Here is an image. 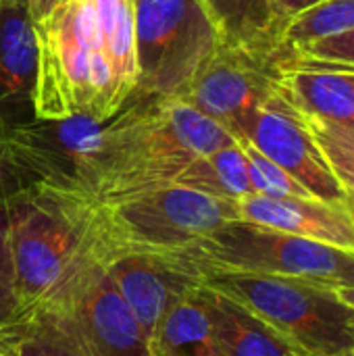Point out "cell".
Instances as JSON below:
<instances>
[{
  "label": "cell",
  "mask_w": 354,
  "mask_h": 356,
  "mask_svg": "<svg viewBox=\"0 0 354 356\" xmlns=\"http://www.w3.org/2000/svg\"><path fill=\"white\" fill-rule=\"evenodd\" d=\"M236 138L179 98H150L106 121L75 150L71 175L96 202H115L173 186L198 156Z\"/></svg>",
  "instance_id": "6da1fadb"
},
{
  "label": "cell",
  "mask_w": 354,
  "mask_h": 356,
  "mask_svg": "<svg viewBox=\"0 0 354 356\" xmlns=\"http://www.w3.org/2000/svg\"><path fill=\"white\" fill-rule=\"evenodd\" d=\"M6 232L21 311L46 300L79 265L98 259L92 198L71 173L52 171L13 188L6 194Z\"/></svg>",
  "instance_id": "7a4b0ae2"
},
{
  "label": "cell",
  "mask_w": 354,
  "mask_h": 356,
  "mask_svg": "<svg viewBox=\"0 0 354 356\" xmlns=\"http://www.w3.org/2000/svg\"><path fill=\"white\" fill-rule=\"evenodd\" d=\"M38 71L31 111L42 121L106 123L129 100L104 54L92 0H63L35 21Z\"/></svg>",
  "instance_id": "3957f363"
},
{
  "label": "cell",
  "mask_w": 354,
  "mask_h": 356,
  "mask_svg": "<svg viewBox=\"0 0 354 356\" xmlns=\"http://www.w3.org/2000/svg\"><path fill=\"white\" fill-rule=\"evenodd\" d=\"M238 219V200L182 186H165L115 202L92 198L94 248L102 263L129 252L194 250L215 229Z\"/></svg>",
  "instance_id": "277c9868"
},
{
  "label": "cell",
  "mask_w": 354,
  "mask_h": 356,
  "mask_svg": "<svg viewBox=\"0 0 354 356\" xmlns=\"http://www.w3.org/2000/svg\"><path fill=\"white\" fill-rule=\"evenodd\" d=\"M204 286L240 302L307 356L354 350V309L311 282L209 267Z\"/></svg>",
  "instance_id": "5b68a950"
},
{
  "label": "cell",
  "mask_w": 354,
  "mask_h": 356,
  "mask_svg": "<svg viewBox=\"0 0 354 356\" xmlns=\"http://www.w3.org/2000/svg\"><path fill=\"white\" fill-rule=\"evenodd\" d=\"M219 46L200 0H136V94L184 98Z\"/></svg>",
  "instance_id": "8992f818"
},
{
  "label": "cell",
  "mask_w": 354,
  "mask_h": 356,
  "mask_svg": "<svg viewBox=\"0 0 354 356\" xmlns=\"http://www.w3.org/2000/svg\"><path fill=\"white\" fill-rule=\"evenodd\" d=\"M207 269L294 277L330 290L354 288V252L317 240L230 221L198 244Z\"/></svg>",
  "instance_id": "52a82bcc"
},
{
  "label": "cell",
  "mask_w": 354,
  "mask_h": 356,
  "mask_svg": "<svg viewBox=\"0 0 354 356\" xmlns=\"http://www.w3.org/2000/svg\"><path fill=\"white\" fill-rule=\"evenodd\" d=\"M40 307L92 356H152L148 336L98 259L79 265Z\"/></svg>",
  "instance_id": "ba28073f"
},
{
  "label": "cell",
  "mask_w": 354,
  "mask_h": 356,
  "mask_svg": "<svg viewBox=\"0 0 354 356\" xmlns=\"http://www.w3.org/2000/svg\"><path fill=\"white\" fill-rule=\"evenodd\" d=\"M277 58H255L219 46L179 100L238 138L252 115L277 94Z\"/></svg>",
  "instance_id": "9c48e42d"
},
{
  "label": "cell",
  "mask_w": 354,
  "mask_h": 356,
  "mask_svg": "<svg viewBox=\"0 0 354 356\" xmlns=\"http://www.w3.org/2000/svg\"><path fill=\"white\" fill-rule=\"evenodd\" d=\"M238 138H246L259 152L288 171L317 200L344 207L346 190L334 175L319 142L280 92L259 108Z\"/></svg>",
  "instance_id": "30bf717a"
},
{
  "label": "cell",
  "mask_w": 354,
  "mask_h": 356,
  "mask_svg": "<svg viewBox=\"0 0 354 356\" xmlns=\"http://www.w3.org/2000/svg\"><path fill=\"white\" fill-rule=\"evenodd\" d=\"M104 265L148 342L165 311L200 290L207 273L198 248L184 252H129Z\"/></svg>",
  "instance_id": "8fae6325"
},
{
  "label": "cell",
  "mask_w": 354,
  "mask_h": 356,
  "mask_svg": "<svg viewBox=\"0 0 354 356\" xmlns=\"http://www.w3.org/2000/svg\"><path fill=\"white\" fill-rule=\"evenodd\" d=\"M280 92L300 113L354 127V67L294 54L277 56Z\"/></svg>",
  "instance_id": "7c38bea8"
},
{
  "label": "cell",
  "mask_w": 354,
  "mask_h": 356,
  "mask_svg": "<svg viewBox=\"0 0 354 356\" xmlns=\"http://www.w3.org/2000/svg\"><path fill=\"white\" fill-rule=\"evenodd\" d=\"M238 213L240 221L354 252V219L344 207L317 198H269L250 194L238 200Z\"/></svg>",
  "instance_id": "4fadbf2b"
},
{
  "label": "cell",
  "mask_w": 354,
  "mask_h": 356,
  "mask_svg": "<svg viewBox=\"0 0 354 356\" xmlns=\"http://www.w3.org/2000/svg\"><path fill=\"white\" fill-rule=\"evenodd\" d=\"M223 48L273 60L280 56L288 21L273 0H200Z\"/></svg>",
  "instance_id": "5bb4252c"
},
{
  "label": "cell",
  "mask_w": 354,
  "mask_h": 356,
  "mask_svg": "<svg viewBox=\"0 0 354 356\" xmlns=\"http://www.w3.org/2000/svg\"><path fill=\"white\" fill-rule=\"evenodd\" d=\"M200 298L219 356H307L277 330L225 294L202 286Z\"/></svg>",
  "instance_id": "9a60e30c"
},
{
  "label": "cell",
  "mask_w": 354,
  "mask_h": 356,
  "mask_svg": "<svg viewBox=\"0 0 354 356\" xmlns=\"http://www.w3.org/2000/svg\"><path fill=\"white\" fill-rule=\"evenodd\" d=\"M38 71L35 21L23 6L0 4V115L31 106Z\"/></svg>",
  "instance_id": "2e32d148"
},
{
  "label": "cell",
  "mask_w": 354,
  "mask_h": 356,
  "mask_svg": "<svg viewBox=\"0 0 354 356\" xmlns=\"http://www.w3.org/2000/svg\"><path fill=\"white\" fill-rule=\"evenodd\" d=\"M2 356H92L79 340L44 307L21 311L0 327Z\"/></svg>",
  "instance_id": "e0dca14e"
},
{
  "label": "cell",
  "mask_w": 354,
  "mask_h": 356,
  "mask_svg": "<svg viewBox=\"0 0 354 356\" xmlns=\"http://www.w3.org/2000/svg\"><path fill=\"white\" fill-rule=\"evenodd\" d=\"M152 356H219L200 290L175 302L150 336Z\"/></svg>",
  "instance_id": "ac0fdd59"
},
{
  "label": "cell",
  "mask_w": 354,
  "mask_h": 356,
  "mask_svg": "<svg viewBox=\"0 0 354 356\" xmlns=\"http://www.w3.org/2000/svg\"><path fill=\"white\" fill-rule=\"evenodd\" d=\"M104 54L127 98L138 88L136 0H92Z\"/></svg>",
  "instance_id": "d6986e66"
},
{
  "label": "cell",
  "mask_w": 354,
  "mask_h": 356,
  "mask_svg": "<svg viewBox=\"0 0 354 356\" xmlns=\"http://www.w3.org/2000/svg\"><path fill=\"white\" fill-rule=\"evenodd\" d=\"M173 186L225 200H240L255 194L248 177V161L238 140L232 146L194 159L177 175Z\"/></svg>",
  "instance_id": "ffe728a7"
},
{
  "label": "cell",
  "mask_w": 354,
  "mask_h": 356,
  "mask_svg": "<svg viewBox=\"0 0 354 356\" xmlns=\"http://www.w3.org/2000/svg\"><path fill=\"white\" fill-rule=\"evenodd\" d=\"M351 29H354V0H325L286 25L282 48H298Z\"/></svg>",
  "instance_id": "44dd1931"
},
{
  "label": "cell",
  "mask_w": 354,
  "mask_h": 356,
  "mask_svg": "<svg viewBox=\"0 0 354 356\" xmlns=\"http://www.w3.org/2000/svg\"><path fill=\"white\" fill-rule=\"evenodd\" d=\"M248 161V177L255 194L269 198H315L288 171L259 152L246 138H236Z\"/></svg>",
  "instance_id": "7402d4cb"
},
{
  "label": "cell",
  "mask_w": 354,
  "mask_h": 356,
  "mask_svg": "<svg viewBox=\"0 0 354 356\" xmlns=\"http://www.w3.org/2000/svg\"><path fill=\"white\" fill-rule=\"evenodd\" d=\"M21 311L15 271L8 250V232H6V192H0V327L10 323Z\"/></svg>",
  "instance_id": "603a6c76"
},
{
  "label": "cell",
  "mask_w": 354,
  "mask_h": 356,
  "mask_svg": "<svg viewBox=\"0 0 354 356\" xmlns=\"http://www.w3.org/2000/svg\"><path fill=\"white\" fill-rule=\"evenodd\" d=\"M286 50L300 54V56H307V58H315V60L354 67V29L309 42V44L298 46V48H286Z\"/></svg>",
  "instance_id": "cb8c5ba5"
},
{
  "label": "cell",
  "mask_w": 354,
  "mask_h": 356,
  "mask_svg": "<svg viewBox=\"0 0 354 356\" xmlns=\"http://www.w3.org/2000/svg\"><path fill=\"white\" fill-rule=\"evenodd\" d=\"M315 136V134H313ZM315 140L319 142L334 175L338 177V181L344 186L346 192L354 194V156L351 152H346L344 148H340L338 144L330 142L328 138H321V136H315Z\"/></svg>",
  "instance_id": "d4e9b609"
},
{
  "label": "cell",
  "mask_w": 354,
  "mask_h": 356,
  "mask_svg": "<svg viewBox=\"0 0 354 356\" xmlns=\"http://www.w3.org/2000/svg\"><path fill=\"white\" fill-rule=\"evenodd\" d=\"M300 115H303L307 127L311 129V134L328 138L330 142L338 144L340 148H344L354 156V127L338 125V123H332V121L315 117V115H305V113H300Z\"/></svg>",
  "instance_id": "484cf974"
},
{
  "label": "cell",
  "mask_w": 354,
  "mask_h": 356,
  "mask_svg": "<svg viewBox=\"0 0 354 356\" xmlns=\"http://www.w3.org/2000/svg\"><path fill=\"white\" fill-rule=\"evenodd\" d=\"M8 121L0 115V192H10L13 188L8 186V173L13 165V142L8 136Z\"/></svg>",
  "instance_id": "4316f807"
},
{
  "label": "cell",
  "mask_w": 354,
  "mask_h": 356,
  "mask_svg": "<svg viewBox=\"0 0 354 356\" xmlns=\"http://www.w3.org/2000/svg\"><path fill=\"white\" fill-rule=\"evenodd\" d=\"M321 2H325V0H273V4L277 6V10H280V15L290 23L294 17H298L300 13H305V10H309V8H313V6H317V4H321Z\"/></svg>",
  "instance_id": "83f0119b"
},
{
  "label": "cell",
  "mask_w": 354,
  "mask_h": 356,
  "mask_svg": "<svg viewBox=\"0 0 354 356\" xmlns=\"http://www.w3.org/2000/svg\"><path fill=\"white\" fill-rule=\"evenodd\" d=\"M0 4H13V6H23L33 21H40L48 10L52 8V0H0Z\"/></svg>",
  "instance_id": "f1b7e54d"
},
{
  "label": "cell",
  "mask_w": 354,
  "mask_h": 356,
  "mask_svg": "<svg viewBox=\"0 0 354 356\" xmlns=\"http://www.w3.org/2000/svg\"><path fill=\"white\" fill-rule=\"evenodd\" d=\"M338 296L346 302V305H351L354 309V288H344V290H338Z\"/></svg>",
  "instance_id": "f546056e"
},
{
  "label": "cell",
  "mask_w": 354,
  "mask_h": 356,
  "mask_svg": "<svg viewBox=\"0 0 354 356\" xmlns=\"http://www.w3.org/2000/svg\"><path fill=\"white\" fill-rule=\"evenodd\" d=\"M344 209L348 211V215L354 219V194L346 192V198H344Z\"/></svg>",
  "instance_id": "4dcf8cb0"
},
{
  "label": "cell",
  "mask_w": 354,
  "mask_h": 356,
  "mask_svg": "<svg viewBox=\"0 0 354 356\" xmlns=\"http://www.w3.org/2000/svg\"><path fill=\"white\" fill-rule=\"evenodd\" d=\"M340 356H354V350H351V353H344V355H340Z\"/></svg>",
  "instance_id": "1f68e13d"
},
{
  "label": "cell",
  "mask_w": 354,
  "mask_h": 356,
  "mask_svg": "<svg viewBox=\"0 0 354 356\" xmlns=\"http://www.w3.org/2000/svg\"><path fill=\"white\" fill-rule=\"evenodd\" d=\"M58 2H63V0H52V6H54V4H58Z\"/></svg>",
  "instance_id": "d6a6232c"
},
{
  "label": "cell",
  "mask_w": 354,
  "mask_h": 356,
  "mask_svg": "<svg viewBox=\"0 0 354 356\" xmlns=\"http://www.w3.org/2000/svg\"><path fill=\"white\" fill-rule=\"evenodd\" d=\"M0 356H2V355H0Z\"/></svg>",
  "instance_id": "836d02e7"
}]
</instances>
